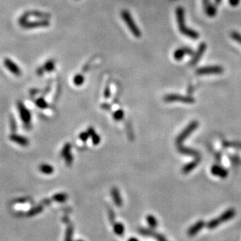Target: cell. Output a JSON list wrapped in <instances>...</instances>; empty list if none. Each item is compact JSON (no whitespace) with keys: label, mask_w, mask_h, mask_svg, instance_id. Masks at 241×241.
<instances>
[{"label":"cell","mask_w":241,"mask_h":241,"mask_svg":"<svg viewBox=\"0 0 241 241\" xmlns=\"http://www.w3.org/2000/svg\"><path fill=\"white\" fill-rule=\"evenodd\" d=\"M235 215V211L234 209H229L225 213H223L220 217L215 219L213 220H211L210 223L207 224V227L209 229H214V228L217 227L219 225L221 224L223 222H226L231 219L232 218H233V216Z\"/></svg>","instance_id":"obj_4"},{"label":"cell","mask_w":241,"mask_h":241,"mask_svg":"<svg viewBox=\"0 0 241 241\" xmlns=\"http://www.w3.org/2000/svg\"><path fill=\"white\" fill-rule=\"evenodd\" d=\"M130 241H137V239H130Z\"/></svg>","instance_id":"obj_23"},{"label":"cell","mask_w":241,"mask_h":241,"mask_svg":"<svg viewBox=\"0 0 241 241\" xmlns=\"http://www.w3.org/2000/svg\"><path fill=\"white\" fill-rule=\"evenodd\" d=\"M148 219V224L150 225L152 227H155V226H157V221L155 217H153V216L152 215H149L148 216V219Z\"/></svg>","instance_id":"obj_17"},{"label":"cell","mask_w":241,"mask_h":241,"mask_svg":"<svg viewBox=\"0 0 241 241\" xmlns=\"http://www.w3.org/2000/svg\"><path fill=\"white\" fill-rule=\"evenodd\" d=\"M20 25L26 29L36 28V27H48L50 25V22L48 20H37V21H27H27L20 23Z\"/></svg>","instance_id":"obj_7"},{"label":"cell","mask_w":241,"mask_h":241,"mask_svg":"<svg viewBox=\"0 0 241 241\" xmlns=\"http://www.w3.org/2000/svg\"><path fill=\"white\" fill-rule=\"evenodd\" d=\"M84 81H85V77L81 74H77L73 77V83L77 86H80V85H82Z\"/></svg>","instance_id":"obj_14"},{"label":"cell","mask_w":241,"mask_h":241,"mask_svg":"<svg viewBox=\"0 0 241 241\" xmlns=\"http://www.w3.org/2000/svg\"><path fill=\"white\" fill-rule=\"evenodd\" d=\"M206 48H207V45H206L205 43L204 42L201 43V45H199L198 49H197V52L194 53V56H193L192 59H191V65H195L196 63H197V62L201 59V58L202 57L203 54H204V52L206 51Z\"/></svg>","instance_id":"obj_8"},{"label":"cell","mask_w":241,"mask_h":241,"mask_svg":"<svg viewBox=\"0 0 241 241\" xmlns=\"http://www.w3.org/2000/svg\"><path fill=\"white\" fill-rule=\"evenodd\" d=\"M3 64L5 67L15 76L20 77L22 75V71H21L20 68L16 64L14 61L11 60L9 58H5L3 59Z\"/></svg>","instance_id":"obj_6"},{"label":"cell","mask_w":241,"mask_h":241,"mask_svg":"<svg viewBox=\"0 0 241 241\" xmlns=\"http://www.w3.org/2000/svg\"><path fill=\"white\" fill-rule=\"evenodd\" d=\"M193 51L190 48H179L173 52V58L176 61L181 60L186 55H192Z\"/></svg>","instance_id":"obj_9"},{"label":"cell","mask_w":241,"mask_h":241,"mask_svg":"<svg viewBox=\"0 0 241 241\" xmlns=\"http://www.w3.org/2000/svg\"><path fill=\"white\" fill-rule=\"evenodd\" d=\"M204 223L203 221H199L196 223L195 225H194L193 226H191L190 228L189 231H188V234L191 235V236H193V235L196 234L198 231H200L201 229V228L204 226Z\"/></svg>","instance_id":"obj_11"},{"label":"cell","mask_w":241,"mask_h":241,"mask_svg":"<svg viewBox=\"0 0 241 241\" xmlns=\"http://www.w3.org/2000/svg\"><path fill=\"white\" fill-rule=\"evenodd\" d=\"M205 10H206L205 11L206 14H207V15L209 16V17H213V16L215 15L216 13H217V11H216V8L212 5V4H210L208 6L206 7Z\"/></svg>","instance_id":"obj_13"},{"label":"cell","mask_w":241,"mask_h":241,"mask_svg":"<svg viewBox=\"0 0 241 241\" xmlns=\"http://www.w3.org/2000/svg\"><path fill=\"white\" fill-rule=\"evenodd\" d=\"M121 17L123 21L125 22V24H127V27L129 28L130 32L132 33V34H133L135 38H140L141 32H140V29H139V27H137V25L136 24L135 21L133 20V17H132V15L130 14V13L129 12L128 10H122Z\"/></svg>","instance_id":"obj_2"},{"label":"cell","mask_w":241,"mask_h":241,"mask_svg":"<svg viewBox=\"0 0 241 241\" xmlns=\"http://www.w3.org/2000/svg\"><path fill=\"white\" fill-rule=\"evenodd\" d=\"M164 101L167 102H172V101H180L184 103H193L194 102V98L190 96H184V95H176V94H170L164 97Z\"/></svg>","instance_id":"obj_5"},{"label":"cell","mask_w":241,"mask_h":241,"mask_svg":"<svg viewBox=\"0 0 241 241\" xmlns=\"http://www.w3.org/2000/svg\"><path fill=\"white\" fill-rule=\"evenodd\" d=\"M37 103H38V105L39 107H41V108H45V107L46 106V103L45 102L44 100L42 99L38 100Z\"/></svg>","instance_id":"obj_18"},{"label":"cell","mask_w":241,"mask_h":241,"mask_svg":"<svg viewBox=\"0 0 241 241\" xmlns=\"http://www.w3.org/2000/svg\"><path fill=\"white\" fill-rule=\"evenodd\" d=\"M231 38L235 41H236L238 44L241 45V34H239V32H236V31H233L231 33Z\"/></svg>","instance_id":"obj_15"},{"label":"cell","mask_w":241,"mask_h":241,"mask_svg":"<svg viewBox=\"0 0 241 241\" xmlns=\"http://www.w3.org/2000/svg\"><path fill=\"white\" fill-rule=\"evenodd\" d=\"M229 2L233 6H237L238 2H239V0H229Z\"/></svg>","instance_id":"obj_21"},{"label":"cell","mask_w":241,"mask_h":241,"mask_svg":"<svg viewBox=\"0 0 241 241\" xmlns=\"http://www.w3.org/2000/svg\"><path fill=\"white\" fill-rule=\"evenodd\" d=\"M176 20L180 32L184 36L190 38L191 39H197L199 38V34L194 30L187 27L185 24V18H184V10L182 7H178L176 10Z\"/></svg>","instance_id":"obj_1"},{"label":"cell","mask_w":241,"mask_h":241,"mask_svg":"<svg viewBox=\"0 0 241 241\" xmlns=\"http://www.w3.org/2000/svg\"><path fill=\"white\" fill-rule=\"evenodd\" d=\"M55 62L53 60H49L47 62L45 63V65L43 66H41V68H39L37 70L38 74H42V73L44 72H50L52 71L55 69Z\"/></svg>","instance_id":"obj_10"},{"label":"cell","mask_w":241,"mask_h":241,"mask_svg":"<svg viewBox=\"0 0 241 241\" xmlns=\"http://www.w3.org/2000/svg\"><path fill=\"white\" fill-rule=\"evenodd\" d=\"M224 69L220 66H202L196 70V74L199 76L205 75H218L223 73Z\"/></svg>","instance_id":"obj_3"},{"label":"cell","mask_w":241,"mask_h":241,"mask_svg":"<svg viewBox=\"0 0 241 241\" xmlns=\"http://www.w3.org/2000/svg\"><path fill=\"white\" fill-rule=\"evenodd\" d=\"M221 1L222 0H215L216 3H220V2H221Z\"/></svg>","instance_id":"obj_22"},{"label":"cell","mask_w":241,"mask_h":241,"mask_svg":"<svg viewBox=\"0 0 241 241\" xmlns=\"http://www.w3.org/2000/svg\"><path fill=\"white\" fill-rule=\"evenodd\" d=\"M123 116V113L121 111V110L118 111L116 114H115V117H116V118L117 119H121Z\"/></svg>","instance_id":"obj_19"},{"label":"cell","mask_w":241,"mask_h":241,"mask_svg":"<svg viewBox=\"0 0 241 241\" xmlns=\"http://www.w3.org/2000/svg\"><path fill=\"white\" fill-rule=\"evenodd\" d=\"M211 172H212V173L214 174V175L219 176L223 177H223H226L228 174L227 171H226V169H223V168H222V167L220 166H216V165L212 167Z\"/></svg>","instance_id":"obj_12"},{"label":"cell","mask_w":241,"mask_h":241,"mask_svg":"<svg viewBox=\"0 0 241 241\" xmlns=\"http://www.w3.org/2000/svg\"><path fill=\"white\" fill-rule=\"evenodd\" d=\"M116 231H117V233H121L123 231V226H122L121 225H119V226L116 228Z\"/></svg>","instance_id":"obj_20"},{"label":"cell","mask_w":241,"mask_h":241,"mask_svg":"<svg viewBox=\"0 0 241 241\" xmlns=\"http://www.w3.org/2000/svg\"><path fill=\"white\" fill-rule=\"evenodd\" d=\"M20 113H21V116H22V118L24 119L25 120H27L29 119V113L25 108L23 107V105H20Z\"/></svg>","instance_id":"obj_16"}]
</instances>
